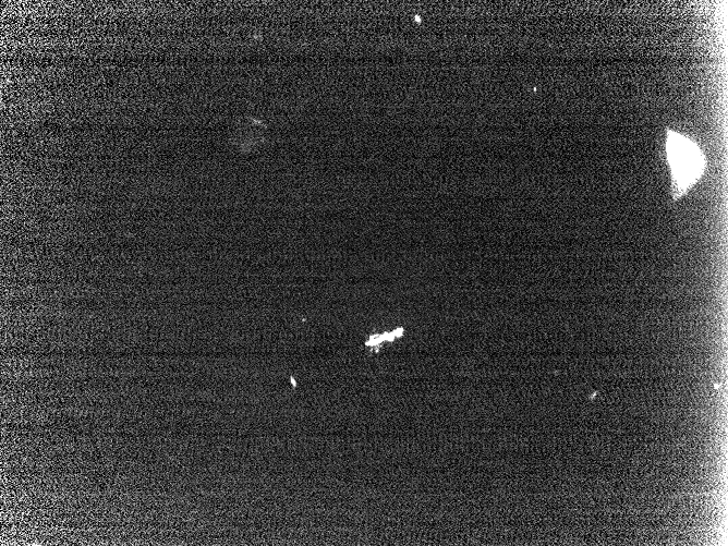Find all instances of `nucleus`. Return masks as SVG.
Returning <instances> with one entry per match:
<instances>
[{
	"instance_id": "1",
	"label": "nucleus",
	"mask_w": 728,
	"mask_h": 546,
	"mask_svg": "<svg viewBox=\"0 0 728 546\" xmlns=\"http://www.w3.org/2000/svg\"><path fill=\"white\" fill-rule=\"evenodd\" d=\"M666 147L674 198L677 199L701 178L705 159L699 147L681 134L669 132Z\"/></svg>"
}]
</instances>
